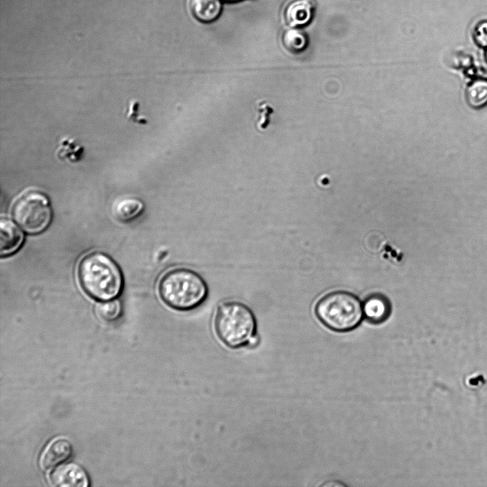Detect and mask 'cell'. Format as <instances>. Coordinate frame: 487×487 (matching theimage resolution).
<instances>
[{
  "label": "cell",
  "mask_w": 487,
  "mask_h": 487,
  "mask_svg": "<svg viewBox=\"0 0 487 487\" xmlns=\"http://www.w3.org/2000/svg\"><path fill=\"white\" fill-rule=\"evenodd\" d=\"M158 294L169 308L178 312H190L204 304L209 288L197 271L179 267L167 271L161 277Z\"/></svg>",
  "instance_id": "obj_1"
},
{
  "label": "cell",
  "mask_w": 487,
  "mask_h": 487,
  "mask_svg": "<svg viewBox=\"0 0 487 487\" xmlns=\"http://www.w3.org/2000/svg\"><path fill=\"white\" fill-rule=\"evenodd\" d=\"M213 327L216 336L227 347L240 349L257 344V319L246 304L230 300L217 308Z\"/></svg>",
  "instance_id": "obj_2"
},
{
  "label": "cell",
  "mask_w": 487,
  "mask_h": 487,
  "mask_svg": "<svg viewBox=\"0 0 487 487\" xmlns=\"http://www.w3.org/2000/svg\"><path fill=\"white\" fill-rule=\"evenodd\" d=\"M80 284L91 297L106 301L116 298L121 292L123 280L116 262L100 252L85 256L78 266Z\"/></svg>",
  "instance_id": "obj_3"
},
{
  "label": "cell",
  "mask_w": 487,
  "mask_h": 487,
  "mask_svg": "<svg viewBox=\"0 0 487 487\" xmlns=\"http://www.w3.org/2000/svg\"><path fill=\"white\" fill-rule=\"evenodd\" d=\"M315 312L329 329L339 332L357 328L364 317L363 306L354 294L343 291L331 292L317 304Z\"/></svg>",
  "instance_id": "obj_4"
},
{
  "label": "cell",
  "mask_w": 487,
  "mask_h": 487,
  "mask_svg": "<svg viewBox=\"0 0 487 487\" xmlns=\"http://www.w3.org/2000/svg\"><path fill=\"white\" fill-rule=\"evenodd\" d=\"M12 215L16 222L26 232H41L47 228L52 219L49 199L41 191L28 190L16 200Z\"/></svg>",
  "instance_id": "obj_5"
},
{
  "label": "cell",
  "mask_w": 487,
  "mask_h": 487,
  "mask_svg": "<svg viewBox=\"0 0 487 487\" xmlns=\"http://www.w3.org/2000/svg\"><path fill=\"white\" fill-rule=\"evenodd\" d=\"M49 481L58 487H86L89 484L84 469L75 463H68L57 467L50 475Z\"/></svg>",
  "instance_id": "obj_6"
},
{
  "label": "cell",
  "mask_w": 487,
  "mask_h": 487,
  "mask_svg": "<svg viewBox=\"0 0 487 487\" xmlns=\"http://www.w3.org/2000/svg\"><path fill=\"white\" fill-rule=\"evenodd\" d=\"M72 452V445L68 439H55L43 451L39 459V466L44 471H50L67 460Z\"/></svg>",
  "instance_id": "obj_7"
},
{
  "label": "cell",
  "mask_w": 487,
  "mask_h": 487,
  "mask_svg": "<svg viewBox=\"0 0 487 487\" xmlns=\"http://www.w3.org/2000/svg\"><path fill=\"white\" fill-rule=\"evenodd\" d=\"M24 233L11 220L1 218L0 221V254L8 256L16 252L24 242Z\"/></svg>",
  "instance_id": "obj_8"
},
{
  "label": "cell",
  "mask_w": 487,
  "mask_h": 487,
  "mask_svg": "<svg viewBox=\"0 0 487 487\" xmlns=\"http://www.w3.org/2000/svg\"><path fill=\"white\" fill-rule=\"evenodd\" d=\"M362 306L364 316L373 324H380L386 321L391 312L388 299L379 294L368 297Z\"/></svg>",
  "instance_id": "obj_9"
},
{
  "label": "cell",
  "mask_w": 487,
  "mask_h": 487,
  "mask_svg": "<svg viewBox=\"0 0 487 487\" xmlns=\"http://www.w3.org/2000/svg\"><path fill=\"white\" fill-rule=\"evenodd\" d=\"M314 9L312 0H294L285 9V20L293 28L304 26L311 19Z\"/></svg>",
  "instance_id": "obj_10"
},
{
  "label": "cell",
  "mask_w": 487,
  "mask_h": 487,
  "mask_svg": "<svg viewBox=\"0 0 487 487\" xmlns=\"http://www.w3.org/2000/svg\"><path fill=\"white\" fill-rule=\"evenodd\" d=\"M55 155L58 160L76 164L84 158L85 148L76 139L63 137L58 142Z\"/></svg>",
  "instance_id": "obj_11"
},
{
  "label": "cell",
  "mask_w": 487,
  "mask_h": 487,
  "mask_svg": "<svg viewBox=\"0 0 487 487\" xmlns=\"http://www.w3.org/2000/svg\"><path fill=\"white\" fill-rule=\"evenodd\" d=\"M465 99L469 107L475 110L487 106V78H476L471 81L465 89Z\"/></svg>",
  "instance_id": "obj_12"
},
{
  "label": "cell",
  "mask_w": 487,
  "mask_h": 487,
  "mask_svg": "<svg viewBox=\"0 0 487 487\" xmlns=\"http://www.w3.org/2000/svg\"><path fill=\"white\" fill-rule=\"evenodd\" d=\"M191 11L196 19L205 23L215 21L220 14V0H190Z\"/></svg>",
  "instance_id": "obj_13"
},
{
  "label": "cell",
  "mask_w": 487,
  "mask_h": 487,
  "mask_svg": "<svg viewBox=\"0 0 487 487\" xmlns=\"http://www.w3.org/2000/svg\"><path fill=\"white\" fill-rule=\"evenodd\" d=\"M143 210V203L140 200L128 198L120 200L116 205L114 212L120 220L128 221L138 217Z\"/></svg>",
  "instance_id": "obj_14"
},
{
  "label": "cell",
  "mask_w": 487,
  "mask_h": 487,
  "mask_svg": "<svg viewBox=\"0 0 487 487\" xmlns=\"http://www.w3.org/2000/svg\"><path fill=\"white\" fill-rule=\"evenodd\" d=\"M98 314L104 320L113 321L121 313V304L118 299L102 301L97 306Z\"/></svg>",
  "instance_id": "obj_15"
},
{
  "label": "cell",
  "mask_w": 487,
  "mask_h": 487,
  "mask_svg": "<svg viewBox=\"0 0 487 487\" xmlns=\"http://www.w3.org/2000/svg\"><path fill=\"white\" fill-rule=\"evenodd\" d=\"M283 43L289 51L297 53L306 45V38L302 33L296 29L287 30L283 36Z\"/></svg>",
  "instance_id": "obj_16"
},
{
  "label": "cell",
  "mask_w": 487,
  "mask_h": 487,
  "mask_svg": "<svg viewBox=\"0 0 487 487\" xmlns=\"http://www.w3.org/2000/svg\"><path fill=\"white\" fill-rule=\"evenodd\" d=\"M256 106L257 108L256 127L259 130L262 131L270 125V117L274 113V109L265 100H259Z\"/></svg>",
  "instance_id": "obj_17"
},
{
  "label": "cell",
  "mask_w": 487,
  "mask_h": 487,
  "mask_svg": "<svg viewBox=\"0 0 487 487\" xmlns=\"http://www.w3.org/2000/svg\"><path fill=\"white\" fill-rule=\"evenodd\" d=\"M471 36L478 47L487 48V19L480 20L473 26Z\"/></svg>",
  "instance_id": "obj_18"
},
{
  "label": "cell",
  "mask_w": 487,
  "mask_h": 487,
  "mask_svg": "<svg viewBox=\"0 0 487 487\" xmlns=\"http://www.w3.org/2000/svg\"><path fill=\"white\" fill-rule=\"evenodd\" d=\"M127 117L132 121L139 124H145L147 123L145 119L139 116V103L135 100L130 102Z\"/></svg>",
  "instance_id": "obj_19"
},
{
  "label": "cell",
  "mask_w": 487,
  "mask_h": 487,
  "mask_svg": "<svg viewBox=\"0 0 487 487\" xmlns=\"http://www.w3.org/2000/svg\"><path fill=\"white\" fill-rule=\"evenodd\" d=\"M225 1H229V2H236V1H242V0H225Z\"/></svg>",
  "instance_id": "obj_20"
},
{
  "label": "cell",
  "mask_w": 487,
  "mask_h": 487,
  "mask_svg": "<svg viewBox=\"0 0 487 487\" xmlns=\"http://www.w3.org/2000/svg\"><path fill=\"white\" fill-rule=\"evenodd\" d=\"M485 58H486V60L487 61V48L486 49V52H485Z\"/></svg>",
  "instance_id": "obj_21"
}]
</instances>
